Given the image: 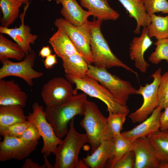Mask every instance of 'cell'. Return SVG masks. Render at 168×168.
Segmentation results:
<instances>
[{"mask_svg": "<svg viewBox=\"0 0 168 168\" xmlns=\"http://www.w3.org/2000/svg\"><path fill=\"white\" fill-rule=\"evenodd\" d=\"M66 79L76 85L75 95L77 94V90H80L91 97L100 100L107 105V110L113 113H124L127 114L129 110L127 106L120 104L114 96L104 87L98 83L94 78L88 75L82 78L65 74Z\"/></svg>", "mask_w": 168, "mask_h": 168, "instance_id": "obj_5", "label": "cell"}, {"mask_svg": "<svg viewBox=\"0 0 168 168\" xmlns=\"http://www.w3.org/2000/svg\"><path fill=\"white\" fill-rule=\"evenodd\" d=\"M87 95L83 92L74 96L66 102L54 107H45L44 113L48 122L57 136L62 139L68 132V124L77 115H83L87 102Z\"/></svg>", "mask_w": 168, "mask_h": 168, "instance_id": "obj_1", "label": "cell"}, {"mask_svg": "<svg viewBox=\"0 0 168 168\" xmlns=\"http://www.w3.org/2000/svg\"><path fill=\"white\" fill-rule=\"evenodd\" d=\"M27 98L26 93L14 80L0 79V105H18L23 108Z\"/></svg>", "mask_w": 168, "mask_h": 168, "instance_id": "obj_15", "label": "cell"}, {"mask_svg": "<svg viewBox=\"0 0 168 168\" xmlns=\"http://www.w3.org/2000/svg\"><path fill=\"white\" fill-rule=\"evenodd\" d=\"M74 118L69 124L66 136L57 147L54 168H87L78 156L82 147L88 142L86 133H78L74 127Z\"/></svg>", "mask_w": 168, "mask_h": 168, "instance_id": "obj_2", "label": "cell"}, {"mask_svg": "<svg viewBox=\"0 0 168 168\" xmlns=\"http://www.w3.org/2000/svg\"><path fill=\"white\" fill-rule=\"evenodd\" d=\"M30 122L27 120L9 125L0 131L1 135L20 138L28 127Z\"/></svg>", "mask_w": 168, "mask_h": 168, "instance_id": "obj_34", "label": "cell"}, {"mask_svg": "<svg viewBox=\"0 0 168 168\" xmlns=\"http://www.w3.org/2000/svg\"><path fill=\"white\" fill-rule=\"evenodd\" d=\"M118 0L128 12L129 17L136 21L134 33L140 34L141 27H147L151 22V16L147 13L142 0Z\"/></svg>", "mask_w": 168, "mask_h": 168, "instance_id": "obj_21", "label": "cell"}, {"mask_svg": "<svg viewBox=\"0 0 168 168\" xmlns=\"http://www.w3.org/2000/svg\"><path fill=\"white\" fill-rule=\"evenodd\" d=\"M161 68H158L151 76L153 81L144 86H140L138 94L141 95L143 102L141 106L128 117L134 123H140L147 119L158 105V90L161 77Z\"/></svg>", "mask_w": 168, "mask_h": 168, "instance_id": "obj_9", "label": "cell"}, {"mask_svg": "<svg viewBox=\"0 0 168 168\" xmlns=\"http://www.w3.org/2000/svg\"><path fill=\"white\" fill-rule=\"evenodd\" d=\"M158 106L165 109L168 105V71L161 76L158 90Z\"/></svg>", "mask_w": 168, "mask_h": 168, "instance_id": "obj_33", "label": "cell"}, {"mask_svg": "<svg viewBox=\"0 0 168 168\" xmlns=\"http://www.w3.org/2000/svg\"><path fill=\"white\" fill-rule=\"evenodd\" d=\"M84 117L80 121L81 126L86 131L91 153L104 140L113 138V134L107 123V118L94 102L87 101Z\"/></svg>", "mask_w": 168, "mask_h": 168, "instance_id": "obj_4", "label": "cell"}, {"mask_svg": "<svg viewBox=\"0 0 168 168\" xmlns=\"http://www.w3.org/2000/svg\"><path fill=\"white\" fill-rule=\"evenodd\" d=\"M147 13L151 16L155 13L168 14L167 0H142Z\"/></svg>", "mask_w": 168, "mask_h": 168, "instance_id": "obj_32", "label": "cell"}, {"mask_svg": "<svg viewBox=\"0 0 168 168\" xmlns=\"http://www.w3.org/2000/svg\"><path fill=\"white\" fill-rule=\"evenodd\" d=\"M71 84L66 79L55 77L44 84L41 95L45 107L61 105L75 95Z\"/></svg>", "mask_w": 168, "mask_h": 168, "instance_id": "obj_11", "label": "cell"}, {"mask_svg": "<svg viewBox=\"0 0 168 168\" xmlns=\"http://www.w3.org/2000/svg\"><path fill=\"white\" fill-rule=\"evenodd\" d=\"M62 60L65 74L79 78H83L87 75L88 64L80 54L73 55Z\"/></svg>", "mask_w": 168, "mask_h": 168, "instance_id": "obj_24", "label": "cell"}, {"mask_svg": "<svg viewBox=\"0 0 168 168\" xmlns=\"http://www.w3.org/2000/svg\"><path fill=\"white\" fill-rule=\"evenodd\" d=\"M150 16L151 23L147 27L149 37L157 40L168 38V15L163 16L154 14Z\"/></svg>", "mask_w": 168, "mask_h": 168, "instance_id": "obj_28", "label": "cell"}, {"mask_svg": "<svg viewBox=\"0 0 168 168\" xmlns=\"http://www.w3.org/2000/svg\"><path fill=\"white\" fill-rule=\"evenodd\" d=\"M23 4L20 0H0L2 14L0 19L1 26L8 27L19 16L20 8Z\"/></svg>", "mask_w": 168, "mask_h": 168, "instance_id": "obj_26", "label": "cell"}, {"mask_svg": "<svg viewBox=\"0 0 168 168\" xmlns=\"http://www.w3.org/2000/svg\"><path fill=\"white\" fill-rule=\"evenodd\" d=\"M135 156L133 150L124 154L112 168H134Z\"/></svg>", "mask_w": 168, "mask_h": 168, "instance_id": "obj_36", "label": "cell"}, {"mask_svg": "<svg viewBox=\"0 0 168 168\" xmlns=\"http://www.w3.org/2000/svg\"><path fill=\"white\" fill-rule=\"evenodd\" d=\"M154 44L156 47L149 57V61L155 64L163 60L168 63V38L157 40Z\"/></svg>", "mask_w": 168, "mask_h": 168, "instance_id": "obj_30", "label": "cell"}, {"mask_svg": "<svg viewBox=\"0 0 168 168\" xmlns=\"http://www.w3.org/2000/svg\"><path fill=\"white\" fill-rule=\"evenodd\" d=\"M109 113L107 120L114 136L121 133L123 126L128 115L124 113H113L110 110H107Z\"/></svg>", "mask_w": 168, "mask_h": 168, "instance_id": "obj_31", "label": "cell"}, {"mask_svg": "<svg viewBox=\"0 0 168 168\" xmlns=\"http://www.w3.org/2000/svg\"><path fill=\"white\" fill-rule=\"evenodd\" d=\"M55 0L57 4H62L63 7L60 12L64 18L75 26L87 22L88 17L91 15L89 12L82 9L76 0Z\"/></svg>", "mask_w": 168, "mask_h": 168, "instance_id": "obj_18", "label": "cell"}, {"mask_svg": "<svg viewBox=\"0 0 168 168\" xmlns=\"http://www.w3.org/2000/svg\"><path fill=\"white\" fill-rule=\"evenodd\" d=\"M162 109L158 106L145 120L132 129L121 133L132 142L139 138L146 137L160 129V116Z\"/></svg>", "mask_w": 168, "mask_h": 168, "instance_id": "obj_16", "label": "cell"}, {"mask_svg": "<svg viewBox=\"0 0 168 168\" xmlns=\"http://www.w3.org/2000/svg\"><path fill=\"white\" fill-rule=\"evenodd\" d=\"M56 54H51L45 58L43 62L45 68L47 69H52L57 63Z\"/></svg>", "mask_w": 168, "mask_h": 168, "instance_id": "obj_38", "label": "cell"}, {"mask_svg": "<svg viewBox=\"0 0 168 168\" xmlns=\"http://www.w3.org/2000/svg\"><path fill=\"white\" fill-rule=\"evenodd\" d=\"M88 76L99 82L122 105L127 106V103L130 95L138 94V90L129 82L124 80L108 72L105 68H98L88 64Z\"/></svg>", "mask_w": 168, "mask_h": 168, "instance_id": "obj_6", "label": "cell"}, {"mask_svg": "<svg viewBox=\"0 0 168 168\" xmlns=\"http://www.w3.org/2000/svg\"><path fill=\"white\" fill-rule=\"evenodd\" d=\"M114 151L113 157L109 159V168L114 165L126 153L133 150V142L124 138L120 133L114 136Z\"/></svg>", "mask_w": 168, "mask_h": 168, "instance_id": "obj_29", "label": "cell"}, {"mask_svg": "<svg viewBox=\"0 0 168 168\" xmlns=\"http://www.w3.org/2000/svg\"><path fill=\"white\" fill-rule=\"evenodd\" d=\"M114 148L113 138L103 140L91 155L88 154L82 160L87 168H103L107 160L113 157Z\"/></svg>", "mask_w": 168, "mask_h": 168, "instance_id": "obj_17", "label": "cell"}, {"mask_svg": "<svg viewBox=\"0 0 168 168\" xmlns=\"http://www.w3.org/2000/svg\"><path fill=\"white\" fill-rule=\"evenodd\" d=\"M0 142V161H5L12 159L21 160L28 157L36 148L38 141L29 143L20 138L3 136Z\"/></svg>", "mask_w": 168, "mask_h": 168, "instance_id": "obj_12", "label": "cell"}, {"mask_svg": "<svg viewBox=\"0 0 168 168\" xmlns=\"http://www.w3.org/2000/svg\"><path fill=\"white\" fill-rule=\"evenodd\" d=\"M26 54L21 47L5 37L2 34H0V61H4L13 58L21 61Z\"/></svg>", "mask_w": 168, "mask_h": 168, "instance_id": "obj_27", "label": "cell"}, {"mask_svg": "<svg viewBox=\"0 0 168 168\" xmlns=\"http://www.w3.org/2000/svg\"><path fill=\"white\" fill-rule=\"evenodd\" d=\"M158 168H168V162H161Z\"/></svg>", "mask_w": 168, "mask_h": 168, "instance_id": "obj_42", "label": "cell"}, {"mask_svg": "<svg viewBox=\"0 0 168 168\" xmlns=\"http://www.w3.org/2000/svg\"><path fill=\"white\" fill-rule=\"evenodd\" d=\"M35 58V52L32 49L20 62H14L9 59L4 61L1 63L2 65L0 68V79L8 76H16L22 78L29 86H32L34 84L33 79L43 75V72L36 71L33 68Z\"/></svg>", "mask_w": 168, "mask_h": 168, "instance_id": "obj_10", "label": "cell"}, {"mask_svg": "<svg viewBox=\"0 0 168 168\" xmlns=\"http://www.w3.org/2000/svg\"><path fill=\"white\" fill-rule=\"evenodd\" d=\"M23 3V4H28L29 3V2L30 1V0H20Z\"/></svg>", "mask_w": 168, "mask_h": 168, "instance_id": "obj_43", "label": "cell"}, {"mask_svg": "<svg viewBox=\"0 0 168 168\" xmlns=\"http://www.w3.org/2000/svg\"><path fill=\"white\" fill-rule=\"evenodd\" d=\"M164 109L160 116V129L168 131V105Z\"/></svg>", "mask_w": 168, "mask_h": 168, "instance_id": "obj_37", "label": "cell"}, {"mask_svg": "<svg viewBox=\"0 0 168 168\" xmlns=\"http://www.w3.org/2000/svg\"><path fill=\"white\" fill-rule=\"evenodd\" d=\"M23 107L18 105H0V131L7 127L27 120Z\"/></svg>", "mask_w": 168, "mask_h": 168, "instance_id": "obj_23", "label": "cell"}, {"mask_svg": "<svg viewBox=\"0 0 168 168\" xmlns=\"http://www.w3.org/2000/svg\"><path fill=\"white\" fill-rule=\"evenodd\" d=\"M82 7L97 20L102 21H115L119 18V14L110 5L108 0H79Z\"/></svg>", "mask_w": 168, "mask_h": 168, "instance_id": "obj_20", "label": "cell"}, {"mask_svg": "<svg viewBox=\"0 0 168 168\" xmlns=\"http://www.w3.org/2000/svg\"><path fill=\"white\" fill-rule=\"evenodd\" d=\"M52 50L48 46H43L39 53V55L43 58L52 54Z\"/></svg>", "mask_w": 168, "mask_h": 168, "instance_id": "obj_40", "label": "cell"}, {"mask_svg": "<svg viewBox=\"0 0 168 168\" xmlns=\"http://www.w3.org/2000/svg\"><path fill=\"white\" fill-rule=\"evenodd\" d=\"M29 26L24 24L23 20L19 27L9 28L0 26V32L7 34L12 38L25 52L26 55L32 49L30 44H34L38 36L33 35L30 32Z\"/></svg>", "mask_w": 168, "mask_h": 168, "instance_id": "obj_19", "label": "cell"}, {"mask_svg": "<svg viewBox=\"0 0 168 168\" xmlns=\"http://www.w3.org/2000/svg\"><path fill=\"white\" fill-rule=\"evenodd\" d=\"M135 156L134 168H158L161 162L147 137L133 141Z\"/></svg>", "mask_w": 168, "mask_h": 168, "instance_id": "obj_13", "label": "cell"}, {"mask_svg": "<svg viewBox=\"0 0 168 168\" xmlns=\"http://www.w3.org/2000/svg\"><path fill=\"white\" fill-rule=\"evenodd\" d=\"M30 122L28 127L20 137L27 143L38 141L41 137L35 125Z\"/></svg>", "mask_w": 168, "mask_h": 168, "instance_id": "obj_35", "label": "cell"}, {"mask_svg": "<svg viewBox=\"0 0 168 168\" xmlns=\"http://www.w3.org/2000/svg\"><path fill=\"white\" fill-rule=\"evenodd\" d=\"M45 162L43 165L41 166V168H54L53 166L49 162L47 158V156L44 155H43Z\"/></svg>", "mask_w": 168, "mask_h": 168, "instance_id": "obj_41", "label": "cell"}, {"mask_svg": "<svg viewBox=\"0 0 168 168\" xmlns=\"http://www.w3.org/2000/svg\"><path fill=\"white\" fill-rule=\"evenodd\" d=\"M152 43L148 35L147 27L143 28L139 37H134L130 43V58L134 62L135 67L143 73L147 72L150 66L145 59V53L152 45Z\"/></svg>", "mask_w": 168, "mask_h": 168, "instance_id": "obj_14", "label": "cell"}, {"mask_svg": "<svg viewBox=\"0 0 168 168\" xmlns=\"http://www.w3.org/2000/svg\"><path fill=\"white\" fill-rule=\"evenodd\" d=\"M95 19L92 21H87L91 31V50L94 66L106 68L115 67H121L134 73L138 77L136 72L113 53L101 31L102 21Z\"/></svg>", "mask_w": 168, "mask_h": 168, "instance_id": "obj_3", "label": "cell"}, {"mask_svg": "<svg viewBox=\"0 0 168 168\" xmlns=\"http://www.w3.org/2000/svg\"><path fill=\"white\" fill-rule=\"evenodd\" d=\"M48 42L56 55L62 59L73 55L80 54L68 36L61 29H58L57 31L49 39Z\"/></svg>", "mask_w": 168, "mask_h": 168, "instance_id": "obj_22", "label": "cell"}, {"mask_svg": "<svg viewBox=\"0 0 168 168\" xmlns=\"http://www.w3.org/2000/svg\"><path fill=\"white\" fill-rule=\"evenodd\" d=\"M32 112L27 116V120L34 123L42 137L43 145L41 152L47 157L54 155L57 147L62 140L56 135L50 124L47 121L42 106L35 102L32 105Z\"/></svg>", "mask_w": 168, "mask_h": 168, "instance_id": "obj_7", "label": "cell"}, {"mask_svg": "<svg viewBox=\"0 0 168 168\" xmlns=\"http://www.w3.org/2000/svg\"><path fill=\"white\" fill-rule=\"evenodd\" d=\"M147 137L161 162H168V131L159 129Z\"/></svg>", "mask_w": 168, "mask_h": 168, "instance_id": "obj_25", "label": "cell"}, {"mask_svg": "<svg viewBox=\"0 0 168 168\" xmlns=\"http://www.w3.org/2000/svg\"><path fill=\"white\" fill-rule=\"evenodd\" d=\"M22 168H41V166L39 164L35 163L31 159L27 158L23 163L21 167Z\"/></svg>", "mask_w": 168, "mask_h": 168, "instance_id": "obj_39", "label": "cell"}, {"mask_svg": "<svg viewBox=\"0 0 168 168\" xmlns=\"http://www.w3.org/2000/svg\"><path fill=\"white\" fill-rule=\"evenodd\" d=\"M54 24L68 35L77 52L88 64L93 63L90 47L91 31L87 22L81 26H75L64 18H60L55 20Z\"/></svg>", "mask_w": 168, "mask_h": 168, "instance_id": "obj_8", "label": "cell"}]
</instances>
